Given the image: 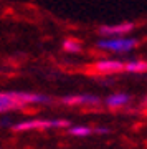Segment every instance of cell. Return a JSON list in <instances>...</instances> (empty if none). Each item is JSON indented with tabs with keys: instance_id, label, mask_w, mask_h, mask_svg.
Returning a JSON list of instances; mask_svg holds the SVG:
<instances>
[{
	"instance_id": "9c48e42d",
	"label": "cell",
	"mask_w": 147,
	"mask_h": 149,
	"mask_svg": "<svg viewBox=\"0 0 147 149\" xmlns=\"http://www.w3.org/2000/svg\"><path fill=\"white\" fill-rule=\"evenodd\" d=\"M63 50L68 52V53H79V52H81V45H79L76 40H73V38H68V40H64V43H63Z\"/></svg>"
},
{
	"instance_id": "8fae6325",
	"label": "cell",
	"mask_w": 147,
	"mask_h": 149,
	"mask_svg": "<svg viewBox=\"0 0 147 149\" xmlns=\"http://www.w3.org/2000/svg\"><path fill=\"white\" fill-rule=\"evenodd\" d=\"M94 131L99 134H104V133H109V128H96Z\"/></svg>"
},
{
	"instance_id": "7a4b0ae2",
	"label": "cell",
	"mask_w": 147,
	"mask_h": 149,
	"mask_svg": "<svg viewBox=\"0 0 147 149\" xmlns=\"http://www.w3.org/2000/svg\"><path fill=\"white\" fill-rule=\"evenodd\" d=\"M69 123L66 119H32V121H23L13 126L15 133L28 131V129H50V128H68Z\"/></svg>"
},
{
	"instance_id": "8992f818",
	"label": "cell",
	"mask_w": 147,
	"mask_h": 149,
	"mask_svg": "<svg viewBox=\"0 0 147 149\" xmlns=\"http://www.w3.org/2000/svg\"><path fill=\"white\" fill-rule=\"evenodd\" d=\"M124 65L116 60H101L96 63V70H99L103 73H114V71H121Z\"/></svg>"
},
{
	"instance_id": "ba28073f",
	"label": "cell",
	"mask_w": 147,
	"mask_h": 149,
	"mask_svg": "<svg viewBox=\"0 0 147 149\" xmlns=\"http://www.w3.org/2000/svg\"><path fill=\"white\" fill-rule=\"evenodd\" d=\"M124 68H126L127 71H131V73H144V71L147 70V65H146V61L136 60V61H129Z\"/></svg>"
},
{
	"instance_id": "6da1fadb",
	"label": "cell",
	"mask_w": 147,
	"mask_h": 149,
	"mask_svg": "<svg viewBox=\"0 0 147 149\" xmlns=\"http://www.w3.org/2000/svg\"><path fill=\"white\" fill-rule=\"evenodd\" d=\"M51 100L43 95H33V93H20V91H12V93H0V113L20 108L30 103H50Z\"/></svg>"
},
{
	"instance_id": "30bf717a",
	"label": "cell",
	"mask_w": 147,
	"mask_h": 149,
	"mask_svg": "<svg viewBox=\"0 0 147 149\" xmlns=\"http://www.w3.org/2000/svg\"><path fill=\"white\" fill-rule=\"evenodd\" d=\"M68 133L73 134V136H89L93 133V129L88 128V126H71Z\"/></svg>"
},
{
	"instance_id": "3957f363",
	"label": "cell",
	"mask_w": 147,
	"mask_h": 149,
	"mask_svg": "<svg viewBox=\"0 0 147 149\" xmlns=\"http://www.w3.org/2000/svg\"><path fill=\"white\" fill-rule=\"evenodd\" d=\"M98 47L103 50H109V52H131L137 47L136 38H124V37H109V40H101Z\"/></svg>"
},
{
	"instance_id": "52a82bcc",
	"label": "cell",
	"mask_w": 147,
	"mask_h": 149,
	"mask_svg": "<svg viewBox=\"0 0 147 149\" xmlns=\"http://www.w3.org/2000/svg\"><path fill=\"white\" fill-rule=\"evenodd\" d=\"M129 100L131 98L126 93H116V95L106 98V104L109 108H119V106H126L127 103H129Z\"/></svg>"
},
{
	"instance_id": "5b68a950",
	"label": "cell",
	"mask_w": 147,
	"mask_h": 149,
	"mask_svg": "<svg viewBox=\"0 0 147 149\" xmlns=\"http://www.w3.org/2000/svg\"><path fill=\"white\" fill-rule=\"evenodd\" d=\"M61 101L68 106H76V104H84V106H96L99 104L101 100L98 96H93V95H79V96H64Z\"/></svg>"
},
{
	"instance_id": "277c9868",
	"label": "cell",
	"mask_w": 147,
	"mask_h": 149,
	"mask_svg": "<svg viewBox=\"0 0 147 149\" xmlns=\"http://www.w3.org/2000/svg\"><path fill=\"white\" fill-rule=\"evenodd\" d=\"M134 28V23H119V25H104L99 28V33L103 37H122L124 33H129Z\"/></svg>"
}]
</instances>
